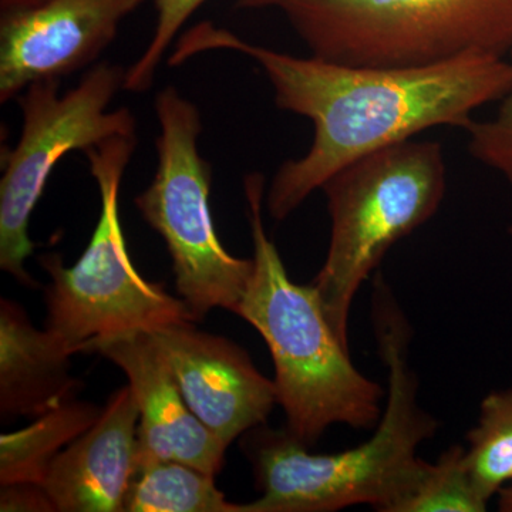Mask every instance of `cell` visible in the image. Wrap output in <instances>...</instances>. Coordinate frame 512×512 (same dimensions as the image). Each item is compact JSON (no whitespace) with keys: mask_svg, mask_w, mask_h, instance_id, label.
Returning a JSON list of instances; mask_svg holds the SVG:
<instances>
[{"mask_svg":"<svg viewBox=\"0 0 512 512\" xmlns=\"http://www.w3.org/2000/svg\"><path fill=\"white\" fill-rule=\"evenodd\" d=\"M498 510L512 512V483L505 485L498 493Z\"/></svg>","mask_w":512,"mask_h":512,"instance_id":"cell-22","label":"cell"},{"mask_svg":"<svg viewBox=\"0 0 512 512\" xmlns=\"http://www.w3.org/2000/svg\"><path fill=\"white\" fill-rule=\"evenodd\" d=\"M124 512H242L215 485L214 476L178 461L137 466Z\"/></svg>","mask_w":512,"mask_h":512,"instance_id":"cell-15","label":"cell"},{"mask_svg":"<svg viewBox=\"0 0 512 512\" xmlns=\"http://www.w3.org/2000/svg\"><path fill=\"white\" fill-rule=\"evenodd\" d=\"M488 503L467 466L466 448L451 446L426 463L397 512H484Z\"/></svg>","mask_w":512,"mask_h":512,"instance_id":"cell-17","label":"cell"},{"mask_svg":"<svg viewBox=\"0 0 512 512\" xmlns=\"http://www.w3.org/2000/svg\"><path fill=\"white\" fill-rule=\"evenodd\" d=\"M103 409L82 400H67L36 417L25 429L0 436V485L42 484L63 448L99 419Z\"/></svg>","mask_w":512,"mask_h":512,"instance_id":"cell-14","label":"cell"},{"mask_svg":"<svg viewBox=\"0 0 512 512\" xmlns=\"http://www.w3.org/2000/svg\"><path fill=\"white\" fill-rule=\"evenodd\" d=\"M73 353L30 322L19 303L0 301V417L42 416L74 399L82 382L70 375Z\"/></svg>","mask_w":512,"mask_h":512,"instance_id":"cell-13","label":"cell"},{"mask_svg":"<svg viewBox=\"0 0 512 512\" xmlns=\"http://www.w3.org/2000/svg\"><path fill=\"white\" fill-rule=\"evenodd\" d=\"M467 466L487 500L512 483V389L488 394L468 433Z\"/></svg>","mask_w":512,"mask_h":512,"instance_id":"cell-16","label":"cell"},{"mask_svg":"<svg viewBox=\"0 0 512 512\" xmlns=\"http://www.w3.org/2000/svg\"><path fill=\"white\" fill-rule=\"evenodd\" d=\"M147 0H46L2 13L0 101L39 80H60L92 64L116 39L121 22Z\"/></svg>","mask_w":512,"mask_h":512,"instance_id":"cell-9","label":"cell"},{"mask_svg":"<svg viewBox=\"0 0 512 512\" xmlns=\"http://www.w3.org/2000/svg\"><path fill=\"white\" fill-rule=\"evenodd\" d=\"M373 291V326L389 386L372 437L349 450L319 454L286 427L262 424L249 430L242 448L261 497L242 504V512H332L355 505L397 512L412 493L427 463L417 450L436 434L439 423L419 404L406 316L382 276Z\"/></svg>","mask_w":512,"mask_h":512,"instance_id":"cell-2","label":"cell"},{"mask_svg":"<svg viewBox=\"0 0 512 512\" xmlns=\"http://www.w3.org/2000/svg\"><path fill=\"white\" fill-rule=\"evenodd\" d=\"M94 352L119 366L140 409L136 467L153 461H178L217 476L227 444L185 402L170 365L150 332L107 340Z\"/></svg>","mask_w":512,"mask_h":512,"instance_id":"cell-11","label":"cell"},{"mask_svg":"<svg viewBox=\"0 0 512 512\" xmlns=\"http://www.w3.org/2000/svg\"><path fill=\"white\" fill-rule=\"evenodd\" d=\"M508 234H510L511 238H512V225H511L510 229H508Z\"/></svg>","mask_w":512,"mask_h":512,"instance_id":"cell-23","label":"cell"},{"mask_svg":"<svg viewBox=\"0 0 512 512\" xmlns=\"http://www.w3.org/2000/svg\"><path fill=\"white\" fill-rule=\"evenodd\" d=\"M154 110L160 124L157 170L137 195V210L164 239L175 288L197 322L215 308L237 313L254 259L229 254L218 238L210 205L212 168L198 150L200 110L173 86L157 93Z\"/></svg>","mask_w":512,"mask_h":512,"instance_id":"cell-7","label":"cell"},{"mask_svg":"<svg viewBox=\"0 0 512 512\" xmlns=\"http://www.w3.org/2000/svg\"><path fill=\"white\" fill-rule=\"evenodd\" d=\"M254 242V272L235 315L264 338L275 366L278 404L286 429L308 447L333 424L375 429L382 417L383 389L367 379L326 319L311 284H295L264 225L265 178L244 183Z\"/></svg>","mask_w":512,"mask_h":512,"instance_id":"cell-3","label":"cell"},{"mask_svg":"<svg viewBox=\"0 0 512 512\" xmlns=\"http://www.w3.org/2000/svg\"><path fill=\"white\" fill-rule=\"evenodd\" d=\"M140 409L131 387L111 394L99 419L57 454L43 487L59 512H124L136 470Z\"/></svg>","mask_w":512,"mask_h":512,"instance_id":"cell-12","label":"cell"},{"mask_svg":"<svg viewBox=\"0 0 512 512\" xmlns=\"http://www.w3.org/2000/svg\"><path fill=\"white\" fill-rule=\"evenodd\" d=\"M126 74L119 64L100 62L69 92L59 94L60 80H39L16 97L23 128L16 147L2 157L0 268L20 284L36 285L25 269L35 248L30 218L57 163L72 151L86 153L110 138L136 134L130 110L109 111Z\"/></svg>","mask_w":512,"mask_h":512,"instance_id":"cell-8","label":"cell"},{"mask_svg":"<svg viewBox=\"0 0 512 512\" xmlns=\"http://www.w3.org/2000/svg\"><path fill=\"white\" fill-rule=\"evenodd\" d=\"M46 0H0V9L2 13L20 12L42 5Z\"/></svg>","mask_w":512,"mask_h":512,"instance_id":"cell-21","label":"cell"},{"mask_svg":"<svg viewBox=\"0 0 512 512\" xmlns=\"http://www.w3.org/2000/svg\"><path fill=\"white\" fill-rule=\"evenodd\" d=\"M137 146V136H119L86 151L100 194V217L79 261L40 258L50 276L46 329L70 352H94L107 340L136 332H157L197 322L183 299L163 284L147 281L127 251L120 220V187Z\"/></svg>","mask_w":512,"mask_h":512,"instance_id":"cell-6","label":"cell"},{"mask_svg":"<svg viewBox=\"0 0 512 512\" xmlns=\"http://www.w3.org/2000/svg\"><path fill=\"white\" fill-rule=\"evenodd\" d=\"M173 370L192 412L229 447L262 426L278 404L274 380L266 379L247 350L194 322L151 333Z\"/></svg>","mask_w":512,"mask_h":512,"instance_id":"cell-10","label":"cell"},{"mask_svg":"<svg viewBox=\"0 0 512 512\" xmlns=\"http://www.w3.org/2000/svg\"><path fill=\"white\" fill-rule=\"evenodd\" d=\"M205 0H156L157 25L143 55L127 70L124 90L144 93L153 86L158 66L184 23Z\"/></svg>","mask_w":512,"mask_h":512,"instance_id":"cell-18","label":"cell"},{"mask_svg":"<svg viewBox=\"0 0 512 512\" xmlns=\"http://www.w3.org/2000/svg\"><path fill=\"white\" fill-rule=\"evenodd\" d=\"M0 511L50 512L57 510L42 484L16 483L2 485Z\"/></svg>","mask_w":512,"mask_h":512,"instance_id":"cell-20","label":"cell"},{"mask_svg":"<svg viewBox=\"0 0 512 512\" xmlns=\"http://www.w3.org/2000/svg\"><path fill=\"white\" fill-rule=\"evenodd\" d=\"M467 133L471 156L503 175L512 187V89L493 119L474 121Z\"/></svg>","mask_w":512,"mask_h":512,"instance_id":"cell-19","label":"cell"},{"mask_svg":"<svg viewBox=\"0 0 512 512\" xmlns=\"http://www.w3.org/2000/svg\"><path fill=\"white\" fill-rule=\"evenodd\" d=\"M279 10L313 57L356 67H414L512 53V0H238Z\"/></svg>","mask_w":512,"mask_h":512,"instance_id":"cell-4","label":"cell"},{"mask_svg":"<svg viewBox=\"0 0 512 512\" xmlns=\"http://www.w3.org/2000/svg\"><path fill=\"white\" fill-rule=\"evenodd\" d=\"M211 50H232L261 66L279 109L306 117L315 136L305 156L278 168L266 194L272 220H286L346 165L430 128L468 130L473 113L512 89V62L473 53L414 67H356L252 45L202 22L178 40L171 66Z\"/></svg>","mask_w":512,"mask_h":512,"instance_id":"cell-1","label":"cell"},{"mask_svg":"<svg viewBox=\"0 0 512 512\" xmlns=\"http://www.w3.org/2000/svg\"><path fill=\"white\" fill-rule=\"evenodd\" d=\"M446 187L441 144L409 140L357 158L320 188L332 229L311 286L343 345L356 293L393 245L434 217Z\"/></svg>","mask_w":512,"mask_h":512,"instance_id":"cell-5","label":"cell"}]
</instances>
